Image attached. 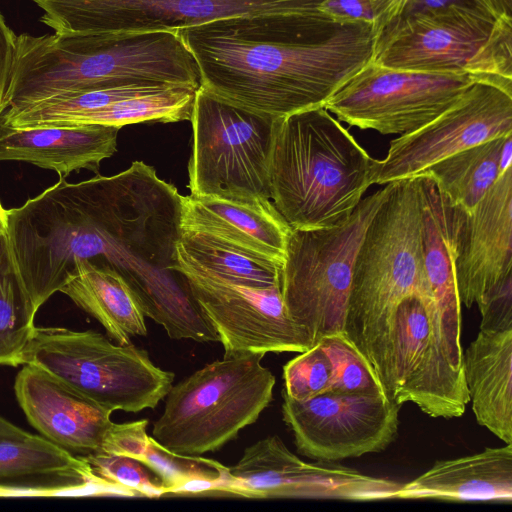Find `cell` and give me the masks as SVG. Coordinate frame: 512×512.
<instances>
[{
    "label": "cell",
    "mask_w": 512,
    "mask_h": 512,
    "mask_svg": "<svg viewBox=\"0 0 512 512\" xmlns=\"http://www.w3.org/2000/svg\"><path fill=\"white\" fill-rule=\"evenodd\" d=\"M200 87L241 109L279 119L324 107L374 56L366 23L228 18L180 29Z\"/></svg>",
    "instance_id": "obj_1"
},
{
    "label": "cell",
    "mask_w": 512,
    "mask_h": 512,
    "mask_svg": "<svg viewBox=\"0 0 512 512\" xmlns=\"http://www.w3.org/2000/svg\"><path fill=\"white\" fill-rule=\"evenodd\" d=\"M412 294L422 300L438 343V319L423 266L419 175L392 182L368 223L354 260L344 325V334L370 363L390 400L395 314Z\"/></svg>",
    "instance_id": "obj_2"
},
{
    "label": "cell",
    "mask_w": 512,
    "mask_h": 512,
    "mask_svg": "<svg viewBox=\"0 0 512 512\" xmlns=\"http://www.w3.org/2000/svg\"><path fill=\"white\" fill-rule=\"evenodd\" d=\"M124 85L199 88L198 66L180 29L131 35H17L7 103L15 107L63 93Z\"/></svg>",
    "instance_id": "obj_3"
},
{
    "label": "cell",
    "mask_w": 512,
    "mask_h": 512,
    "mask_svg": "<svg viewBox=\"0 0 512 512\" xmlns=\"http://www.w3.org/2000/svg\"><path fill=\"white\" fill-rule=\"evenodd\" d=\"M374 161L324 107L280 118L270 157L271 201L292 229L337 226L372 185Z\"/></svg>",
    "instance_id": "obj_4"
},
{
    "label": "cell",
    "mask_w": 512,
    "mask_h": 512,
    "mask_svg": "<svg viewBox=\"0 0 512 512\" xmlns=\"http://www.w3.org/2000/svg\"><path fill=\"white\" fill-rule=\"evenodd\" d=\"M262 354L223 357L173 385L152 437L169 451H217L255 423L273 398L275 376Z\"/></svg>",
    "instance_id": "obj_5"
},
{
    "label": "cell",
    "mask_w": 512,
    "mask_h": 512,
    "mask_svg": "<svg viewBox=\"0 0 512 512\" xmlns=\"http://www.w3.org/2000/svg\"><path fill=\"white\" fill-rule=\"evenodd\" d=\"M372 61L403 70L469 74L512 90V19L476 5L401 16L378 37Z\"/></svg>",
    "instance_id": "obj_6"
},
{
    "label": "cell",
    "mask_w": 512,
    "mask_h": 512,
    "mask_svg": "<svg viewBox=\"0 0 512 512\" xmlns=\"http://www.w3.org/2000/svg\"><path fill=\"white\" fill-rule=\"evenodd\" d=\"M24 364L50 373L111 412L154 409L173 386L144 349L112 343L103 334L49 327L34 330Z\"/></svg>",
    "instance_id": "obj_7"
},
{
    "label": "cell",
    "mask_w": 512,
    "mask_h": 512,
    "mask_svg": "<svg viewBox=\"0 0 512 512\" xmlns=\"http://www.w3.org/2000/svg\"><path fill=\"white\" fill-rule=\"evenodd\" d=\"M391 183L362 198L343 223L323 229L295 230L281 269V292L290 317L308 334L312 346L344 333L355 256Z\"/></svg>",
    "instance_id": "obj_8"
},
{
    "label": "cell",
    "mask_w": 512,
    "mask_h": 512,
    "mask_svg": "<svg viewBox=\"0 0 512 512\" xmlns=\"http://www.w3.org/2000/svg\"><path fill=\"white\" fill-rule=\"evenodd\" d=\"M279 119L233 106L198 88L190 118V194L271 201L269 167Z\"/></svg>",
    "instance_id": "obj_9"
},
{
    "label": "cell",
    "mask_w": 512,
    "mask_h": 512,
    "mask_svg": "<svg viewBox=\"0 0 512 512\" xmlns=\"http://www.w3.org/2000/svg\"><path fill=\"white\" fill-rule=\"evenodd\" d=\"M40 21L59 35H131L181 29L228 18L335 22L323 0H31Z\"/></svg>",
    "instance_id": "obj_10"
},
{
    "label": "cell",
    "mask_w": 512,
    "mask_h": 512,
    "mask_svg": "<svg viewBox=\"0 0 512 512\" xmlns=\"http://www.w3.org/2000/svg\"><path fill=\"white\" fill-rule=\"evenodd\" d=\"M475 81L469 74L394 69L371 60L325 102L324 108L360 129L403 135L434 120Z\"/></svg>",
    "instance_id": "obj_11"
},
{
    "label": "cell",
    "mask_w": 512,
    "mask_h": 512,
    "mask_svg": "<svg viewBox=\"0 0 512 512\" xmlns=\"http://www.w3.org/2000/svg\"><path fill=\"white\" fill-rule=\"evenodd\" d=\"M402 483L328 461L306 462L281 438L270 435L248 446L228 467L221 494L247 498L395 499Z\"/></svg>",
    "instance_id": "obj_12"
},
{
    "label": "cell",
    "mask_w": 512,
    "mask_h": 512,
    "mask_svg": "<svg viewBox=\"0 0 512 512\" xmlns=\"http://www.w3.org/2000/svg\"><path fill=\"white\" fill-rule=\"evenodd\" d=\"M512 134V90L475 81L450 108L425 126L391 141L372 166L371 183L386 185L414 177L461 150Z\"/></svg>",
    "instance_id": "obj_13"
},
{
    "label": "cell",
    "mask_w": 512,
    "mask_h": 512,
    "mask_svg": "<svg viewBox=\"0 0 512 512\" xmlns=\"http://www.w3.org/2000/svg\"><path fill=\"white\" fill-rule=\"evenodd\" d=\"M282 416L297 451L335 462L385 450L396 438L401 405L384 393L328 391L297 401L282 391Z\"/></svg>",
    "instance_id": "obj_14"
},
{
    "label": "cell",
    "mask_w": 512,
    "mask_h": 512,
    "mask_svg": "<svg viewBox=\"0 0 512 512\" xmlns=\"http://www.w3.org/2000/svg\"><path fill=\"white\" fill-rule=\"evenodd\" d=\"M179 272L217 333L223 357L301 353L312 347L306 331L290 317L281 285L255 287L192 270Z\"/></svg>",
    "instance_id": "obj_15"
},
{
    "label": "cell",
    "mask_w": 512,
    "mask_h": 512,
    "mask_svg": "<svg viewBox=\"0 0 512 512\" xmlns=\"http://www.w3.org/2000/svg\"><path fill=\"white\" fill-rule=\"evenodd\" d=\"M392 400L411 402L434 418L462 416L469 395L463 369L454 368L439 347L422 300L408 295L399 303L394 322Z\"/></svg>",
    "instance_id": "obj_16"
},
{
    "label": "cell",
    "mask_w": 512,
    "mask_h": 512,
    "mask_svg": "<svg viewBox=\"0 0 512 512\" xmlns=\"http://www.w3.org/2000/svg\"><path fill=\"white\" fill-rule=\"evenodd\" d=\"M454 268L459 300L467 308L512 274V166L471 211L462 209Z\"/></svg>",
    "instance_id": "obj_17"
},
{
    "label": "cell",
    "mask_w": 512,
    "mask_h": 512,
    "mask_svg": "<svg viewBox=\"0 0 512 512\" xmlns=\"http://www.w3.org/2000/svg\"><path fill=\"white\" fill-rule=\"evenodd\" d=\"M14 390L27 420L43 437L80 457L101 452L113 424L111 411L30 364L18 372Z\"/></svg>",
    "instance_id": "obj_18"
},
{
    "label": "cell",
    "mask_w": 512,
    "mask_h": 512,
    "mask_svg": "<svg viewBox=\"0 0 512 512\" xmlns=\"http://www.w3.org/2000/svg\"><path fill=\"white\" fill-rule=\"evenodd\" d=\"M422 194V256L438 319V344L450 364L462 369L461 303L455 278L457 233L462 209L418 174Z\"/></svg>",
    "instance_id": "obj_19"
},
{
    "label": "cell",
    "mask_w": 512,
    "mask_h": 512,
    "mask_svg": "<svg viewBox=\"0 0 512 512\" xmlns=\"http://www.w3.org/2000/svg\"><path fill=\"white\" fill-rule=\"evenodd\" d=\"M181 230L213 236L282 266L293 229L270 200L190 194L181 198Z\"/></svg>",
    "instance_id": "obj_20"
},
{
    "label": "cell",
    "mask_w": 512,
    "mask_h": 512,
    "mask_svg": "<svg viewBox=\"0 0 512 512\" xmlns=\"http://www.w3.org/2000/svg\"><path fill=\"white\" fill-rule=\"evenodd\" d=\"M118 128L100 125L15 129L0 120V161H22L59 178L100 164L117 150Z\"/></svg>",
    "instance_id": "obj_21"
},
{
    "label": "cell",
    "mask_w": 512,
    "mask_h": 512,
    "mask_svg": "<svg viewBox=\"0 0 512 512\" xmlns=\"http://www.w3.org/2000/svg\"><path fill=\"white\" fill-rule=\"evenodd\" d=\"M395 499L512 502V444L440 460L401 484Z\"/></svg>",
    "instance_id": "obj_22"
},
{
    "label": "cell",
    "mask_w": 512,
    "mask_h": 512,
    "mask_svg": "<svg viewBox=\"0 0 512 512\" xmlns=\"http://www.w3.org/2000/svg\"><path fill=\"white\" fill-rule=\"evenodd\" d=\"M462 369L478 424L512 444V329L479 330L462 352Z\"/></svg>",
    "instance_id": "obj_23"
},
{
    "label": "cell",
    "mask_w": 512,
    "mask_h": 512,
    "mask_svg": "<svg viewBox=\"0 0 512 512\" xmlns=\"http://www.w3.org/2000/svg\"><path fill=\"white\" fill-rule=\"evenodd\" d=\"M60 292L94 317L118 344H131V337L147 334L146 316L139 299L126 280L111 268L77 260Z\"/></svg>",
    "instance_id": "obj_24"
},
{
    "label": "cell",
    "mask_w": 512,
    "mask_h": 512,
    "mask_svg": "<svg viewBox=\"0 0 512 512\" xmlns=\"http://www.w3.org/2000/svg\"><path fill=\"white\" fill-rule=\"evenodd\" d=\"M176 258L178 271H197L255 287L281 285L282 266L204 233L182 231Z\"/></svg>",
    "instance_id": "obj_25"
},
{
    "label": "cell",
    "mask_w": 512,
    "mask_h": 512,
    "mask_svg": "<svg viewBox=\"0 0 512 512\" xmlns=\"http://www.w3.org/2000/svg\"><path fill=\"white\" fill-rule=\"evenodd\" d=\"M508 135L461 150L421 173L430 176L453 205L469 212L501 175V153Z\"/></svg>",
    "instance_id": "obj_26"
},
{
    "label": "cell",
    "mask_w": 512,
    "mask_h": 512,
    "mask_svg": "<svg viewBox=\"0 0 512 512\" xmlns=\"http://www.w3.org/2000/svg\"><path fill=\"white\" fill-rule=\"evenodd\" d=\"M197 89L172 85L154 92L128 97L79 116L64 127L100 125L120 129L126 125L144 122L190 121Z\"/></svg>",
    "instance_id": "obj_27"
},
{
    "label": "cell",
    "mask_w": 512,
    "mask_h": 512,
    "mask_svg": "<svg viewBox=\"0 0 512 512\" xmlns=\"http://www.w3.org/2000/svg\"><path fill=\"white\" fill-rule=\"evenodd\" d=\"M59 473L94 474L89 463L45 437L0 436V486Z\"/></svg>",
    "instance_id": "obj_28"
},
{
    "label": "cell",
    "mask_w": 512,
    "mask_h": 512,
    "mask_svg": "<svg viewBox=\"0 0 512 512\" xmlns=\"http://www.w3.org/2000/svg\"><path fill=\"white\" fill-rule=\"evenodd\" d=\"M36 310L9 264L0 270V365L24 364L33 337Z\"/></svg>",
    "instance_id": "obj_29"
},
{
    "label": "cell",
    "mask_w": 512,
    "mask_h": 512,
    "mask_svg": "<svg viewBox=\"0 0 512 512\" xmlns=\"http://www.w3.org/2000/svg\"><path fill=\"white\" fill-rule=\"evenodd\" d=\"M318 343L329 355L332 363L333 382L330 391L385 394L370 363L344 333L326 336Z\"/></svg>",
    "instance_id": "obj_30"
},
{
    "label": "cell",
    "mask_w": 512,
    "mask_h": 512,
    "mask_svg": "<svg viewBox=\"0 0 512 512\" xmlns=\"http://www.w3.org/2000/svg\"><path fill=\"white\" fill-rule=\"evenodd\" d=\"M93 473L105 482L125 490L130 497H160L168 494L159 477L140 461L103 452L83 457Z\"/></svg>",
    "instance_id": "obj_31"
},
{
    "label": "cell",
    "mask_w": 512,
    "mask_h": 512,
    "mask_svg": "<svg viewBox=\"0 0 512 512\" xmlns=\"http://www.w3.org/2000/svg\"><path fill=\"white\" fill-rule=\"evenodd\" d=\"M283 392L297 401H306L331 390L333 367L320 343L292 358L283 367Z\"/></svg>",
    "instance_id": "obj_32"
},
{
    "label": "cell",
    "mask_w": 512,
    "mask_h": 512,
    "mask_svg": "<svg viewBox=\"0 0 512 512\" xmlns=\"http://www.w3.org/2000/svg\"><path fill=\"white\" fill-rule=\"evenodd\" d=\"M408 0H323L320 10L340 24L366 23L380 34L397 20Z\"/></svg>",
    "instance_id": "obj_33"
},
{
    "label": "cell",
    "mask_w": 512,
    "mask_h": 512,
    "mask_svg": "<svg viewBox=\"0 0 512 512\" xmlns=\"http://www.w3.org/2000/svg\"><path fill=\"white\" fill-rule=\"evenodd\" d=\"M477 306L481 313L480 331L512 329V274L485 294Z\"/></svg>",
    "instance_id": "obj_34"
},
{
    "label": "cell",
    "mask_w": 512,
    "mask_h": 512,
    "mask_svg": "<svg viewBox=\"0 0 512 512\" xmlns=\"http://www.w3.org/2000/svg\"><path fill=\"white\" fill-rule=\"evenodd\" d=\"M17 35L0 12V115L7 109V95L14 60Z\"/></svg>",
    "instance_id": "obj_35"
},
{
    "label": "cell",
    "mask_w": 512,
    "mask_h": 512,
    "mask_svg": "<svg viewBox=\"0 0 512 512\" xmlns=\"http://www.w3.org/2000/svg\"><path fill=\"white\" fill-rule=\"evenodd\" d=\"M451 5L475 4L472 0H408V3L401 16H410L414 14L435 11Z\"/></svg>",
    "instance_id": "obj_36"
},
{
    "label": "cell",
    "mask_w": 512,
    "mask_h": 512,
    "mask_svg": "<svg viewBox=\"0 0 512 512\" xmlns=\"http://www.w3.org/2000/svg\"><path fill=\"white\" fill-rule=\"evenodd\" d=\"M475 5L484 9L490 15L499 18L512 19V0H472Z\"/></svg>",
    "instance_id": "obj_37"
},
{
    "label": "cell",
    "mask_w": 512,
    "mask_h": 512,
    "mask_svg": "<svg viewBox=\"0 0 512 512\" xmlns=\"http://www.w3.org/2000/svg\"><path fill=\"white\" fill-rule=\"evenodd\" d=\"M7 229V209L4 208L0 199V270L11 264L8 251Z\"/></svg>",
    "instance_id": "obj_38"
},
{
    "label": "cell",
    "mask_w": 512,
    "mask_h": 512,
    "mask_svg": "<svg viewBox=\"0 0 512 512\" xmlns=\"http://www.w3.org/2000/svg\"><path fill=\"white\" fill-rule=\"evenodd\" d=\"M30 434L0 416V436L27 437Z\"/></svg>",
    "instance_id": "obj_39"
},
{
    "label": "cell",
    "mask_w": 512,
    "mask_h": 512,
    "mask_svg": "<svg viewBox=\"0 0 512 512\" xmlns=\"http://www.w3.org/2000/svg\"><path fill=\"white\" fill-rule=\"evenodd\" d=\"M17 483V482H16ZM10 485V484H9ZM7 486V485H6ZM3 487V486H2Z\"/></svg>",
    "instance_id": "obj_40"
}]
</instances>
